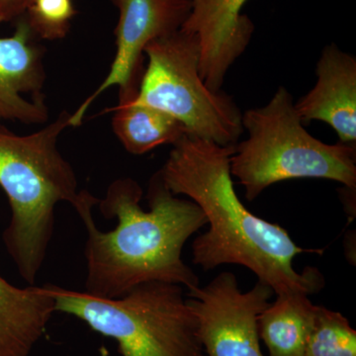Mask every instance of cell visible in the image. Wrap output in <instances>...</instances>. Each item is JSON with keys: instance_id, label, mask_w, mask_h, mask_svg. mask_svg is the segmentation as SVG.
<instances>
[{"instance_id": "6da1fadb", "label": "cell", "mask_w": 356, "mask_h": 356, "mask_svg": "<svg viewBox=\"0 0 356 356\" xmlns=\"http://www.w3.org/2000/svg\"><path fill=\"white\" fill-rule=\"evenodd\" d=\"M142 197L140 185L123 177L103 199L88 192L76 208L88 232L86 292L91 296L120 298L153 281L199 286L181 254L189 238L207 225L202 210L172 193L159 172L149 181V211L143 210Z\"/></svg>"}, {"instance_id": "7a4b0ae2", "label": "cell", "mask_w": 356, "mask_h": 356, "mask_svg": "<svg viewBox=\"0 0 356 356\" xmlns=\"http://www.w3.org/2000/svg\"><path fill=\"white\" fill-rule=\"evenodd\" d=\"M235 146L185 134L159 170L172 193L197 204L209 224L192 243V262L205 271L224 264L247 267L276 295L320 292L325 286L322 273L313 267L297 273L293 259L323 250L299 247L286 229L255 216L236 195L231 175Z\"/></svg>"}, {"instance_id": "3957f363", "label": "cell", "mask_w": 356, "mask_h": 356, "mask_svg": "<svg viewBox=\"0 0 356 356\" xmlns=\"http://www.w3.org/2000/svg\"><path fill=\"white\" fill-rule=\"evenodd\" d=\"M63 111L46 127L17 135L0 126V187L11 207L3 242L23 280L35 285L53 238L55 208L67 202L76 208L86 195L76 172L58 147L70 127Z\"/></svg>"}, {"instance_id": "277c9868", "label": "cell", "mask_w": 356, "mask_h": 356, "mask_svg": "<svg viewBox=\"0 0 356 356\" xmlns=\"http://www.w3.org/2000/svg\"><path fill=\"white\" fill-rule=\"evenodd\" d=\"M243 127L248 138L235 146L231 175L245 187L248 200L295 178H323L356 189L355 147L325 144L307 132L284 86L264 106L243 113Z\"/></svg>"}, {"instance_id": "5b68a950", "label": "cell", "mask_w": 356, "mask_h": 356, "mask_svg": "<svg viewBox=\"0 0 356 356\" xmlns=\"http://www.w3.org/2000/svg\"><path fill=\"white\" fill-rule=\"evenodd\" d=\"M44 286L55 301L56 312L74 316L114 339L122 356H206L197 320L180 285L153 281L116 299Z\"/></svg>"}, {"instance_id": "8992f818", "label": "cell", "mask_w": 356, "mask_h": 356, "mask_svg": "<svg viewBox=\"0 0 356 356\" xmlns=\"http://www.w3.org/2000/svg\"><path fill=\"white\" fill-rule=\"evenodd\" d=\"M144 54L147 65L133 102L165 112L191 135L220 146L238 144L245 131L242 111L232 96L204 83L195 34L178 30L151 42Z\"/></svg>"}, {"instance_id": "52a82bcc", "label": "cell", "mask_w": 356, "mask_h": 356, "mask_svg": "<svg viewBox=\"0 0 356 356\" xmlns=\"http://www.w3.org/2000/svg\"><path fill=\"white\" fill-rule=\"evenodd\" d=\"M273 288L257 280L242 292L234 273L224 271L206 286L188 290L186 302L197 320L206 356H264L259 318L273 298Z\"/></svg>"}, {"instance_id": "ba28073f", "label": "cell", "mask_w": 356, "mask_h": 356, "mask_svg": "<svg viewBox=\"0 0 356 356\" xmlns=\"http://www.w3.org/2000/svg\"><path fill=\"white\" fill-rule=\"evenodd\" d=\"M119 11L116 53L107 76L95 92L70 114V127L83 124L89 107L109 88L119 89V102H133L144 74V51L154 40L181 29L191 13V0H111Z\"/></svg>"}, {"instance_id": "9c48e42d", "label": "cell", "mask_w": 356, "mask_h": 356, "mask_svg": "<svg viewBox=\"0 0 356 356\" xmlns=\"http://www.w3.org/2000/svg\"><path fill=\"white\" fill-rule=\"evenodd\" d=\"M181 30L197 36L199 72L207 88L222 90L229 70L247 50L254 25L242 14L248 0H191Z\"/></svg>"}, {"instance_id": "30bf717a", "label": "cell", "mask_w": 356, "mask_h": 356, "mask_svg": "<svg viewBox=\"0 0 356 356\" xmlns=\"http://www.w3.org/2000/svg\"><path fill=\"white\" fill-rule=\"evenodd\" d=\"M25 16L11 36L0 38V120L44 124L49 119L42 89L44 51Z\"/></svg>"}, {"instance_id": "8fae6325", "label": "cell", "mask_w": 356, "mask_h": 356, "mask_svg": "<svg viewBox=\"0 0 356 356\" xmlns=\"http://www.w3.org/2000/svg\"><path fill=\"white\" fill-rule=\"evenodd\" d=\"M317 83L295 103L304 125L312 121L329 124L339 143L356 144V58L336 44H327L318 60Z\"/></svg>"}, {"instance_id": "7c38bea8", "label": "cell", "mask_w": 356, "mask_h": 356, "mask_svg": "<svg viewBox=\"0 0 356 356\" xmlns=\"http://www.w3.org/2000/svg\"><path fill=\"white\" fill-rule=\"evenodd\" d=\"M44 286H14L0 275V356H28L55 313Z\"/></svg>"}, {"instance_id": "4fadbf2b", "label": "cell", "mask_w": 356, "mask_h": 356, "mask_svg": "<svg viewBox=\"0 0 356 356\" xmlns=\"http://www.w3.org/2000/svg\"><path fill=\"white\" fill-rule=\"evenodd\" d=\"M259 318V337L269 356H305L315 305L304 292L276 295Z\"/></svg>"}, {"instance_id": "5bb4252c", "label": "cell", "mask_w": 356, "mask_h": 356, "mask_svg": "<svg viewBox=\"0 0 356 356\" xmlns=\"http://www.w3.org/2000/svg\"><path fill=\"white\" fill-rule=\"evenodd\" d=\"M112 128L128 153L144 154L163 145H175L186 128L165 112L133 102L114 107Z\"/></svg>"}, {"instance_id": "9a60e30c", "label": "cell", "mask_w": 356, "mask_h": 356, "mask_svg": "<svg viewBox=\"0 0 356 356\" xmlns=\"http://www.w3.org/2000/svg\"><path fill=\"white\" fill-rule=\"evenodd\" d=\"M305 356H356V332L348 318L315 305Z\"/></svg>"}, {"instance_id": "2e32d148", "label": "cell", "mask_w": 356, "mask_h": 356, "mask_svg": "<svg viewBox=\"0 0 356 356\" xmlns=\"http://www.w3.org/2000/svg\"><path fill=\"white\" fill-rule=\"evenodd\" d=\"M72 0H32L25 13L33 33L38 39H64L76 15Z\"/></svg>"}, {"instance_id": "e0dca14e", "label": "cell", "mask_w": 356, "mask_h": 356, "mask_svg": "<svg viewBox=\"0 0 356 356\" xmlns=\"http://www.w3.org/2000/svg\"><path fill=\"white\" fill-rule=\"evenodd\" d=\"M31 2L32 0H0V23L20 19Z\"/></svg>"}]
</instances>
